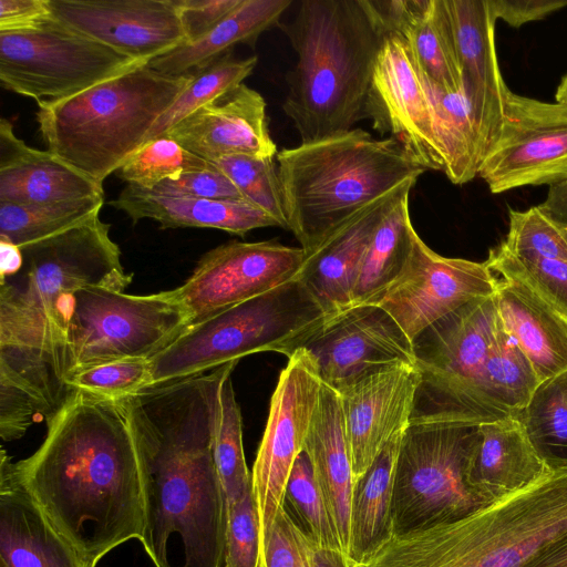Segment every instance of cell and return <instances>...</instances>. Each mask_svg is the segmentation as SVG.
<instances>
[{"mask_svg":"<svg viewBox=\"0 0 567 567\" xmlns=\"http://www.w3.org/2000/svg\"><path fill=\"white\" fill-rule=\"evenodd\" d=\"M238 361L123 399L142 480L140 543L155 567H220L227 505L214 460L219 390Z\"/></svg>","mask_w":567,"mask_h":567,"instance_id":"obj_1","label":"cell"},{"mask_svg":"<svg viewBox=\"0 0 567 567\" xmlns=\"http://www.w3.org/2000/svg\"><path fill=\"white\" fill-rule=\"evenodd\" d=\"M11 470L84 567L142 534V480L123 399L72 390Z\"/></svg>","mask_w":567,"mask_h":567,"instance_id":"obj_2","label":"cell"},{"mask_svg":"<svg viewBox=\"0 0 567 567\" xmlns=\"http://www.w3.org/2000/svg\"><path fill=\"white\" fill-rule=\"evenodd\" d=\"M110 227L97 215L25 246L21 267L0 280V377L24 388L47 419L71 392L63 350L74 292L89 286L124 291L133 278Z\"/></svg>","mask_w":567,"mask_h":567,"instance_id":"obj_3","label":"cell"},{"mask_svg":"<svg viewBox=\"0 0 567 567\" xmlns=\"http://www.w3.org/2000/svg\"><path fill=\"white\" fill-rule=\"evenodd\" d=\"M278 27L297 54L282 110L301 143L350 131L367 118L383 37L361 1L302 0L293 19Z\"/></svg>","mask_w":567,"mask_h":567,"instance_id":"obj_4","label":"cell"},{"mask_svg":"<svg viewBox=\"0 0 567 567\" xmlns=\"http://www.w3.org/2000/svg\"><path fill=\"white\" fill-rule=\"evenodd\" d=\"M276 157L287 229L306 255L360 208L425 172L393 138L362 128L282 148Z\"/></svg>","mask_w":567,"mask_h":567,"instance_id":"obj_5","label":"cell"},{"mask_svg":"<svg viewBox=\"0 0 567 567\" xmlns=\"http://www.w3.org/2000/svg\"><path fill=\"white\" fill-rule=\"evenodd\" d=\"M567 534V470L451 523L394 536L355 567H523Z\"/></svg>","mask_w":567,"mask_h":567,"instance_id":"obj_6","label":"cell"},{"mask_svg":"<svg viewBox=\"0 0 567 567\" xmlns=\"http://www.w3.org/2000/svg\"><path fill=\"white\" fill-rule=\"evenodd\" d=\"M194 78L142 64L73 96L42 101L40 135L48 151L103 185Z\"/></svg>","mask_w":567,"mask_h":567,"instance_id":"obj_7","label":"cell"},{"mask_svg":"<svg viewBox=\"0 0 567 567\" xmlns=\"http://www.w3.org/2000/svg\"><path fill=\"white\" fill-rule=\"evenodd\" d=\"M326 316L298 279L187 326L150 359L151 386L190 378L257 352H279Z\"/></svg>","mask_w":567,"mask_h":567,"instance_id":"obj_8","label":"cell"},{"mask_svg":"<svg viewBox=\"0 0 567 567\" xmlns=\"http://www.w3.org/2000/svg\"><path fill=\"white\" fill-rule=\"evenodd\" d=\"M478 425L410 422L394 473V536L457 520L493 502L470 481Z\"/></svg>","mask_w":567,"mask_h":567,"instance_id":"obj_9","label":"cell"},{"mask_svg":"<svg viewBox=\"0 0 567 567\" xmlns=\"http://www.w3.org/2000/svg\"><path fill=\"white\" fill-rule=\"evenodd\" d=\"M497 328L493 295L445 316L412 341L420 384L411 422L483 423L508 417L491 408L481 390Z\"/></svg>","mask_w":567,"mask_h":567,"instance_id":"obj_10","label":"cell"},{"mask_svg":"<svg viewBox=\"0 0 567 567\" xmlns=\"http://www.w3.org/2000/svg\"><path fill=\"white\" fill-rule=\"evenodd\" d=\"M189 324L188 312L171 290L137 296L99 286L81 288L73 295L66 322L64 382L104 362L150 360Z\"/></svg>","mask_w":567,"mask_h":567,"instance_id":"obj_11","label":"cell"},{"mask_svg":"<svg viewBox=\"0 0 567 567\" xmlns=\"http://www.w3.org/2000/svg\"><path fill=\"white\" fill-rule=\"evenodd\" d=\"M142 64L55 17L35 30L0 32V82L42 101L73 96Z\"/></svg>","mask_w":567,"mask_h":567,"instance_id":"obj_12","label":"cell"},{"mask_svg":"<svg viewBox=\"0 0 567 567\" xmlns=\"http://www.w3.org/2000/svg\"><path fill=\"white\" fill-rule=\"evenodd\" d=\"M302 349L321 382L341 392L384 369L414 364L413 342L381 307L362 303L326 316L280 351Z\"/></svg>","mask_w":567,"mask_h":567,"instance_id":"obj_13","label":"cell"},{"mask_svg":"<svg viewBox=\"0 0 567 567\" xmlns=\"http://www.w3.org/2000/svg\"><path fill=\"white\" fill-rule=\"evenodd\" d=\"M478 175L494 194L567 181V104L508 90L499 136Z\"/></svg>","mask_w":567,"mask_h":567,"instance_id":"obj_14","label":"cell"},{"mask_svg":"<svg viewBox=\"0 0 567 567\" xmlns=\"http://www.w3.org/2000/svg\"><path fill=\"white\" fill-rule=\"evenodd\" d=\"M321 384L309 354L297 349L280 372L251 472L261 540L284 507L286 483L303 451Z\"/></svg>","mask_w":567,"mask_h":567,"instance_id":"obj_15","label":"cell"},{"mask_svg":"<svg viewBox=\"0 0 567 567\" xmlns=\"http://www.w3.org/2000/svg\"><path fill=\"white\" fill-rule=\"evenodd\" d=\"M306 254L275 240L229 241L207 251L186 281L171 290L190 324L297 278Z\"/></svg>","mask_w":567,"mask_h":567,"instance_id":"obj_16","label":"cell"},{"mask_svg":"<svg viewBox=\"0 0 567 567\" xmlns=\"http://www.w3.org/2000/svg\"><path fill=\"white\" fill-rule=\"evenodd\" d=\"M495 290L496 277L485 261L443 257L415 234L403 270L370 305L384 309L413 341L440 319Z\"/></svg>","mask_w":567,"mask_h":567,"instance_id":"obj_17","label":"cell"},{"mask_svg":"<svg viewBox=\"0 0 567 567\" xmlns=\"http://www.w3.org/2000/svg\"><path fill=\"white\" fill-rule=\"evenodd\" d=\"M367 118L425 171H444L431 87L399 34L382 40L369 90Z\"/></svg>","mask_w":567,"mask_h":567,"instance_id":"obj_18","label":"cell"},{"mask_svg":"<svg viewBox=\"0 0 567 567\" xmlns=\"http://www.w3.org/2000/svg\"><path fill=\"white\" fill-rule=\"evenodd\" d=\"M68 27L148 63L187 43L173 0H50Z\"/></svg>","mask_w":567,"mask_h":567,"instance_id":"obj_19","label":"cell"},{"mask_svg":"<svg viewBox=\"0 0 567 567\" xmlns=\"http://www.w3.org/2000/svg\"><path fill=\"white\" fill-rule=\"evenodd\" d=\"M482 163L497 141L509 90L501 74L495 22L486 0H444Z\"/></svg>","mask_w":567,"mask_h":567,"instance_id":"obj_20","label":"cell"},{"mask_svg":"<svg viewBox=\"0 0 567 567\" xmlns=\"http://www.w3.org/2000/svg\"><path fill=\"white\" fill-rule=\"evenodd\" d=\"M420 373L401 363L337 392L341 400L354 481L411 422Z\"/></svg>","mask_w":567,"mask_h":567,"instance_id":"obj_21","label":"cell"},{"mask_svg":"<svg viewBox=\"0 0 567 567\" xmlns=\"http://www.w3.org/2000/svg\"><path fill=\"white\" fill-rule=\"evenodd\" d=\"M266 106L261 94L243 83L164 135L207 162L227 155L274 158L278 151L270 135Z\"/></svg>","mask_w":567,"mask_h":567,"instance_id":"obj_22","label":"cell"},{"mask_svg":"<svg viewBox=\"0 0 567 567\" xmlns=\"http://www.w3.org/2000/svg\"><path fill=\"white\" fill-rule=\"evenodd\" d=\"M385 194L367 204L306 255L297 278L306 286L326 315L351 306L358 269L368 245L402 190Z\"/></svg>","mask_w":567,"mask_h":567,"instance_id":"obj_23","label":"cell"},{"mask_svg":"<svg viewBox=\"0 0 567 567\" xmlns=\"http://www.w3.org/2000/svg\"><path fill=\"white\" fill-rule=\"evenodd\" d=\"M104 196L103 185L50 151L27 145L0 121V203L40 205Z\"/></svg>","mask_w":567,"mask_h":567,"instance_id":"obj_24","label":"cell"},{"mask_svg":"<svg viewBox=\"0 0 567 567\" xmlns=\"http://www.w3.org/2000/svg\"><path fill=\"white\" fill-rule=\"evenodd\" d=\"M498 275L494 297L499 321L540 382L567 371V315L522 278Z\"/></svg>","mask_w":567,"mask_h":567,"instance_id":"obj_25","label":"cell"},{"mask_svg":"<svg viewBox=\"0 0 567 567\" xmlns=\"http://www.w3.org/2000/svg\"><path fill=\"white\" fill-rule=\"evenodd\" d=\"M0 563L6 567H84L17 481L4 450L0 462Z\"/></svg>","mask_w":567,"mask_h":567,"instance_id":"obj_26","label":"cell"},{"mask_svg":"<svg viewBox=\"0 0 567 567\" xmlns=\"http://www.w3.org/2000/svg\"><path fill=\"white\" fill-rule=\"evenodd\" d=\"M303 451L310 460L334 524L342 553L347 556L354 485L352 460L340 396L323 383Z\"/></svg>","mask_w":567,"mask_h":567,"instance_id":"obj_27","label":"cell"},{"mask_svg":"<svg viewBox=\"0 0 567 567\" xmlns=\"http://www.w3.org/2000/svg\"><path fill=\"white\" fill-rule=\"evenodd\" d=\"M110 205L134 223L151 218L166 228H214L244 236L250 230L279 226L266 212L245 200L167 196L126 186Z\"/></svg>","mask_w":567,"mask_h":567,"instance_id":"obj_28","label":"cell"},{"mask_svg":"<svg viewBox=\"0 0 567 567\" xmlns=\"http://www.w3.org/2000/svg\"><path fill=\"white\" fill-rule=\"evenodd\" d=\"M470 481L492 501L517 492L551 471L515 415L480 423Z\"/></svg>","mask_w":567,"mask_h":567,"instance_id":"obj_29","label":"cell"},{"mask_svg":"<svg viewBox=\"0 0 567 567\" xmlns=\"http://www.w3.org/2000/svg\"><path fill=\"white\" fill-rule=\"evenodd\" d=\"M404 431L395 434L354 481L347 555L354 566L365 564L394 536L393 483Z\"/></svg>","mask_w":567,"mask_h":567,"instance_id":"obj_30","label":"cell"},{"mask_svg":"<svg viewBox=\"0 0 567 567\" xmlns=\"http://www.w3.org/2000/svg\"><path fill=\"white\" fill-rule=\"evenodd\" d=\"M291 0H241L214 29L200 39L185 43L147 64L167 74L197 73L245 43L254 47L259 35L278 25Z\"/></svg>","mask_w":567,"mask_h":567,"instance_id":"obj_31","label":"cell"},{"mask_svg":"<svg viewBox=\"0 0 567 567\" xmlns=\"http://www.w3.org/2000/svg\"><path fill=\"white\" fill-rule=\"evenodd\" d=\"M405 187L375 229L360 262L351 306L370 303L403 270L416 234L410 216V193Z\"/></svg>","mask_w":567,"mask_h":567,"instance_id":"obj_32","label":"cell"},{"mask_svg":"<svg viewBox=\"0 0 567 567\" xmlns=\"http://www.w3.org/2000/svg\"><path fill=\"white\" fill-rule=\"evenodd\" d=\"M430 85L446 93L463 90V78L444 0H431L425 12L401 35Z\"/></svg>","mask_w":567,"mask_h":567,"instance_id":"obj_33","label":"cell"},{"mask_svg":"<svg viewBox=\"0 0 567 567\" xmlns=\"http://www.w3.org/2000/svg\"><path fill=\"white\" fill-rule=\"evenodd\" d=\"M540 383L533 364L498 318L495 340L482 374L484 400L497 412L511 416L525 408Z\"/></svg>","mask_w":567,"mask_h":567,"instance_id":"obj_34","label":"cell"},{"mask_svg":"<svg viewBox=\"0 0 567 567\" xmlns=\"http://www.w3.org/2000/svg\"><path fill=\"white\" fill-rule=\"evenodd\" d=\"M514 415L546 465L567 470V371L543 381Z\"/></svg>","mask_w":567,"mask_h":567,"instance_id":"obj_35","label":"cell"},{"mask_svg":"<svg viewBox=\"0 0 567 567\" xmlns=\"http://www.w3.org/2000/svg\"><path fill=\"white\" fill-rule=\"evenodd\" d=\"M104 196L40 205L0 203V240L19 248L61 234L100 215Z\"/></svg>","mask_w":567,"mask_h":567,"instance_id":"obj_36","label":"cell"},{"mask_svg":"<svg viewBox=\"0 0 567 567\" xmlns=\"http://www.w3.org/2000/svg\"><path fill=\"white\" fill-rule=\"evenodd\" d=\"M427 82V81H426ZM445 176L463 185L478 175L482 165L478 135L463 90L446 93L430 85Z\"/></svg>","mask_w":567,"mask_h":567,"instance_id":"obj_37","label":"cell"},{"mask_svg":"<svg viewBox=\"0 0 567 567\" xmlns=\"http://www.w3.org/2000/svg\"><path fill=\"white\" fill-rule=\"evenodd\" d=\"M257 61L256 55L234 59L228 53L195 73L194 80L157 120L143 144L164 135L197 110L241 85L252 73Z\"/></svg>","mask_w":567,"mask_h":567,"instance_id":"obj_38","label":"cell"},{"mask_svg":"<svg viewBox=\"0 0 567 567\" xmlns=\"http://www.w3.org/2000/svg\"><path fill=\"white\" fill-rule=\"evenodd\" d=\"M231 373L224 378L220 385L214 433V460L226 505L236 502L251 486V473L244 453L241 413L233 388Z\"/></svg>","mask_w":567,"mask_h":567,"instance_id":"obj_39","label":"cell"},{"mask_svg":"<svg viewBox=\"0 0 567 567\" xmlns=\"http://www.w3.org/2000/svg\"><path fill=\"white\" fill-rule=\"evenodd\" d=\"M284 508L315 545L340 550L339 537L305 451L296 458L284 494Z\"/></svg>","mask_w":567,"mask_h":567,"instance_id":"obj_40","label":"cell"},{"mask_svg":"<svg viewBox=\"0 0 567 567\" xmlns=\"http://www.w3.org/2000/svg\"><path fill=\"white\" fill-rule=\"evenodd\" d=\"M212 167L210 162L190 153L172 137L162 135L140 146L115 173L128 186L151 190L163 181Z\"/></svg>","mask_w":567,"mask_h":567,"instance_id":"obj_41","label":"cell"},{"mask_svg":"<svg viewBox=\"0 0 567 567\" xmlns=\"http://www.w3.org/2000/svg\"><path fill=\"white\" fill-rule=\"evenodd\" d=\"M210 163L233 182L246 202L287 229L281 184L274 158L227 155Z\"/></svg>","mask_w":567,"mask_h":567,"instance_id":"obj_42","label":"cell"},{"mask_svg":"<svg viewBox=\"0 0 567 567\" xmlns=\"http://www.w3.org/2000/svg\"><path fill=\"white\" fill-rule=\"evenodd\" d=\"M486 265L493 272L515 275L567 315V261L509 251L503 241L489 250Z\"/></svg>","mask_w":567,"mask_h":567,"instance_id":"obj_43","label":"cell"},{"mask_svg":"<svg viewBox=\"0 0 567 567\" xmlns=\"http://www.w3.org/2000/svg\"><path fill=\"white\" fill-rule=\"evenodd\" d=\"M505 247L519 255H533L567 261V227L554 220L540 207L509 209Z\"/></svg>","mask_w":567,"mask_h":567,"instance_id":"obj_44","label":"cell"},{"mask_svg":"<svg viewBox=\"0 0 567 567\" xmlns=\"http://www.w3.org/2000/svg\"><path fill=\"white\" fill-rule=\"evenodd\" d=\"M65 384L106 399H124L151 386L147 359H121L85 368L70 374Z\"/></svg>","mask_w":567,"mask_h":567,"instance_id":"obj_45","label":"cell"},{"mask_svg":"<svg viewBox=\"0 0 567 567\" xmlns=\"http://www.w3.org/2000/svg\"><path fill=\"white\" fill-rule=\"evenodd\" d=\"M261 549L260 525L251 486L227 505L225 567H258Z\"/></svg>","mask_w":567,"mask_h":567,"instance_id":"obj_46","label":"cell"},{"mask_svg":"<svg viewBox=\"0 0 567 567\" xmlns=\"http://www.w3.org/2000/svg\"><path fill=\"white\" fill-rule=\"evenodd\" d=\"M258 567H311L306 537L284 507L261 540Z\"/></svg>","mask_w":567,"mask_h":567,"instance_id":"obj_47","label":"cell"},{"mask_svg":"<svg viewBox=\"0 0 567 567\" xmlns=\"http://www.w3.org/2000/svg\"><path fill=\"white\" fill-rule=\"evenodd\" d=\"M148 192L167 196L245 200L233 182L214 165L208 169L192 171L174 179L163 181Z\"/></svg>","mask_w":567,"mask_h":567,"instance_id":"obj_48","label":"cell"},{"mask_svg":"<svg viewBox=\"0 0 567 567\" xmlns=\"http://www.w3.org/2000/svg\"><path fill=\"white\" fill-rule=\"evenodd\" d=\"M40 413L35 399L12 380L0 377V436L3 441L22 437L34 414Z\"/></svg>","mask_w":567,"mask_h":567,"instance_id":"obj_49","label":"cell"},{"mask_svg":"<svg viewBox=\"0 0 567 567\" xmlns=\"http://www.w3.org/2000/svg\"><path fill=\"white\" fill-rule=\"evenodd\" d=\"M377 31L384 38L402 35L427 9L431 0H360Z\"/></svg>","mask_w":567,"mask_h":567,"instance_id":"obj_50","label":"cell"},{"mask_svg":"<svg viewBox=\"0 0 567 567\" xmlns=\"http://www.w3.org/2000/svg\"><path fill=\"white\" fill-rule=\"evenodd\" d=\"M241 0H173L187 37L194 42L220 23Z\"/></svg>","mask_w":567,"mask_h":567,"instance_id":"obj_51","label":"cell"},{"mask_svg":"<svg viewBox=\"0 0 567 567\" xmlns=\"http://www.w3.org/2000/svg\"><path fill=\"white\" fill-rule=\"evenodd\" d=\"M53 18L50 0H0V32L35 30Z\"/></svg>","mask_w":567,"mask_h":567,"instance_id":"obj_52","label":"cell"},{"mask_svg":"<svg viewBox=\"0 0 567 567\" xmlns=\"http://www.w3.org/2000/svg\"><path fill=\"white\" fill-rule=\"evenodd\" d=\"M494 20L502 19L514 28L544 19L567 7V0H486Z\"/></svg>","mask_w":567,"mask_h":567,"instance_id":"obj_53","label":"cell"},{"mask_svg":"<svg viewBox=\"0 0 567 567\" xmlns=\"http://www.w3.org/2000/svg\"><path fill=\"white\" fill-rule=\"evenodd\" d=\"M539 207L554 220L567 227V181L549 186Z\"/></svg>","mask_w":567,"mask_h":567,"instance_id":"obj_54","label":"cell"},{"mask_svg":"<svg viewBox=\"0 0 567 567\" xmlns=\"http://www.w3.org/2000/svg\"><path fill=\"white\" fill-rule=\"evenodd\" d=\"M523 567H567V534L545 547Z\"/></svg>","mask_w":567,"mask_h":567,"instance_id":"obj_55","label":"cell"},{"mask_svg":"<svg viewBox=\"0 0 567 567\" xmlns=\"http://www.w3.org/2000/svg\"><path fill=\"white\" fill-rule=\"evenodd\" d=\"M306 542L311 567H355L342 551L319 547L307 537Z\"/></svg>","mask_w":567,"mask_h":567,"instance_id":"obj_56","label":"cell"},{"mask_svg":"<svg viewBox=\"0 0 567 567\" xmlns=\"http://www.w3.org/2000/svg\"><path fill=\"white\" fill-rule=\"evenodd\" d=\"M22 264V251L18 246L0 240V275L1 277L14 274Z\"/></svg>","mask_w":567,"mask_h":567,"instance_id":"obj_57","label":"cell"},{"mask_svg":"<svg viewBox=\"0 0 567 567\" xmlns=\"http://www.w3.org/2000/svg\"><path fill=\"white\" fill-rule=\"evenodd\" d=\"M556 102L567 104V74L561 79L560 84L557 87Z\"/></svg>","mask_w":567,"mask_h":567,"instance_id":"obj_58","label":"cell"},{"mask_svg":"<svg viewBox=\"0 0 567 567\" xmlns=\"http://www.w3.org/2000/svg\"><path fill=\"white\" fill-rule=\"evenodd\" d=\"M0 567H6L3 564L0 563Z\"/></svg>","mask_w":567,"mask_h":567,"instance_id":"obj_59","label":"cell"}]
</instances>
